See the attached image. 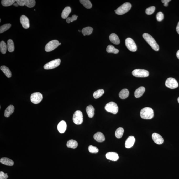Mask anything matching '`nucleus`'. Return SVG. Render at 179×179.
Masks as SVG:
<instances>
[{
  "label": "nucleus",
  "instance_id": "nucleus-2",
  "mask_svg": "<svg viewBox=\"0 0 179 179\" xmlns=\"http://www.w3.org/2000/svg\"><path fill=\"white\" fill-rule=\"evenodd\" d=\"M140 115L141 118L145 119H151L154 115L153 109L149 107H146L141 110Z\"/></svg>",
  "mask_w": 179,
  "mask_h": 179
},
{
  "label": "nucleus",
  "instance_id": "nucleus-3",
  "mask_svg": "<svg viewBox=\"0 0 179 179\" xmlns=\"http://www.w3.org/2000/svg\"><path fill=\"white\" fill-rule=\"evenodd\" d=\"M132 5L129 2H126L114 10L117 15H123L130 10Z\"/></svg>",
  "mask_w": 179,
  "mask_h": 179
},
{
  "label": "nucleus",
  "instance_id": "nucleus-16",
  "mask_svg": "<svg viewBox=\"0 0 179 179\" xmlns=\"http://www.w3.org/2000/svg\"><path fill=\"white\" fill-rule=\"evenodd\" d=\"M67 125L65 121H61L57 125V129L60 133H64L66 130Z\"/></svg>",
  "mask_w": 179,
  "mask_h": 179
},
{
  "label": "nucleus",
  "instance_id": "nucleus-34",
  "mask_svg": "<svg viewBox=\"0 0 179 179\" xmlns=\"http://www.w3.org/2000/svg\"><path fill=\"white\" fill-rule=\"evenodd\" d=\"M16 2L15 0H2V4L3 6H9L13 5Z\"/></svg>",
  "mask_w": 179,
  "mask_h": 179
},
{
  "label": "nucleus",
  "instance_id": "nucleus-7",
  "mask_svg": "<svg viewBox=\"0 0 179 179\" xmlns=\"http://www.w3.org/2000/svg\"><path fill=\"white\" fill-rule=\"evenodd\" d=\"M125 45L127 49L132 52H135L137 50V46L135 42L130 38H127L125 40Z\"/></svg>",
  "mask_w": 179,
  "mask_h": 179
},
{
  "label": "nucleus",
  "instance_id": "nucleus-31",
  "mask_svg": "<svg viewBox=\"0 0 179 179\" xmlns=\"http://www.w3.org/2000/svg\"><path fill=\"white\" fill-rule=\"evenodd\" d=\"M124 130L122 127H119L117 129L115 132V137L118 138H122L124 133Z\"/></svg>",
  "mask_w": 179,
  "mask_h": 179
},
{
  "label": "nucleus",
  "instance_id": "nucleus-40",
  "mask_svg": "<svg viewBox=\"0 0 179 179\" xmlns=\"http://www.w3.org/2000/svg\"><path fill=\"white\" fill-rule=\"evenodd\" d=\"M157 20L158 21H161L163 20L164 16L163 13L162 12H159L157 13L156 16Z\"/></svg>",
  "mask_w": 179,
  "mask_h": 179
},
{
  "label": "nucleus",
  "instance_id": "nucleus-4",
  "mask_svg": "<svg viewBox=\"0 0 179 179\" xmlns=\"http://www.w3.org/2000/svg\"><path fill=\"white\" fill-rule=\"evenodd\" d=\"M105 109L107 112L116 114L118 112V107L115 103L111 102L106 104Z\"/></svg>",
  "mask_w": 179,
  "mask_h": 179
},
{
  "label": "nucleus",
  "instance_id": "nucleus-48",
  "mask_svg": "<svg viewBox=\"0 0 179 179\" xmlns=\"http://www.w3.org/2000/svg\"><path fill=\"white\" fill-rule=\"evenodd\" d=\"M61 45V43H59V46H60V45Z\"/></svg>",
  "mask_w": 179,
  "mask_h": 179
},
{
  "label": "nucleus",
  "instance_id": "nucleus-36",
  "mask_svg": "<svg viewBox=\"0 0 179 179\" xmlns=\"http://www.w3.org/2000/svg\"><path fill=\"white\" fill-rule=\"evenodd\" d=\"M11 25L10 24H6L2 25L0 27V33H2L4 31L9 29L11 27Z\"/></svg>",
  "mask_w": 179,
  "mask_h": 179
},
{
  "label": "nucleus",
  "instance_id": "nucleus-17",
  "mask_svg": "<svg viewBox=\"0 0 179 179\" xmlns=\"http://www.w3.org/2000/svg\"><path fill=\"white\" fill-rule=\"evenodd\" d=\"M94 138L97 141L102 142L105 140V137L103 133L101 132H98L95 134L94 136Z\"/></svg>",
  "mask_w": 179,
  "mask_h": 179
},
{
  "label": "nucleus",
  "instance_id": "nucleus-14",
  "mask_svg": "<svg viewBox=\"0 0 179 179\" xmlns=\"http://www.w3.org/2000/svg\"><path fill=\"white\" fill-rule=\"evenodd\" d=\"M106 157L108 159L113 161H117L119 159V156L118 154L115 152H108L106 154Z\"/></svg>",
  "mask_w": 179,
  "mask_h": 179
},
{
  "label": "nucleus",
  "instance_id": "nucleus-22",
  "mask_svg": "<svg viewBox=\"0 0 179 179\" xmlns=\"http://www.w3.org/2000/svg\"><path fill=\"white\" fill-rule=\"evenodd\" d=\"M1 70L3 72L7 78H10L12 76V73L9 69L5 65L1 67Z\"/></svg>",
  "mask_w": 179,
  "mask_h": 179
},
{
  "label": "nucleus",
  "instance_id": "nucleus-28",
  "mask_svg": "<svg viewBox=\"0 0 179 179\" xmlns=\"http://www.w3.org/2000/svg\"><path fill=\"white\" fill-rule=\"evenodd\" d=\"M93 31L92 28L90 27H87L84 28L82 31V33L84 36L86 35L89 36L92 33Z\"/></svg>",
  "mask_w": 179,
  "mask_h": 179
},
{
  "label": "nucleus",
  "instance_id": "nucleus-13",
  "mask_svg": "<svg viewBox=\"0 0 179 179\" xmlns=\"http://www.w3.org/2000/svg\"><path fill=\"white\" fill-rule=\"evenodd\" d=\"M152 138L154 141L157 144L160 145L163 143V138L158 133H154L152 134Z\"/></svg>",
  "mask_w": 179,
  "mask_h": 179
},
{
  "label": "nucleus",
  "instance_id": "nucleus-33",
  "mask_svg": "<svg viewBox=\"0 0 179 179\" xmlns=\"http://www.w3.org/2000/svg\"><path fill=\"white\" fill-rule=\"evenodd\" d=\"M104 93V91L103 89H99L96 91L93 94V96L96 99H98L101 97Z\"/></svg>",
  "mask_w": 179,
  "mask_h": 179
},
{
  "label": "nucleus",
  "instance_id": "nucleus-8",
  "mask_svg": "<svg viewBox=\"0 0 179 179\" xmlns=\"http://www.w3.org/2000/svg\"><path fill=\"white\" fill-rule=\"evenodd\" d=\"M59 43L57 40H52L46 44L45 46V50L46 52L52 51L58 47L59 46Z\"/></svg>",
  "mask_w": 179,
  "mask_h": 179
},
{
  "label": "nucleus",
  "instance_id": "nucleus-23",
  "mask_svg": "<svg viewBox=\"0 0 179 179\" xmlns=\"http://www.w3.org/2000/svg\"><path fill=\"white\" fill-rule=\"evenodd\" d=\"M94 108L92 105H89L86 108V111L89 118H92L94 114Z\"/></svg>",
  "mask_w": 179,
  "mask_h": 179
},
{
  "label": "nucleus",
  "instance_id": "nucleus-18",
  "mask_svg": "<svg viewBox=\"0 0 179 179\" xmlns=\"http://www.w3.org/2000/svg\"><path fill=\"white\" fill-rule=\"evenodd\" d=\"M14 107L13 105H10L6 108L4 112V116L6 118L9 117L14 111Z\"/></svg>",
  "mask_w": 179,
  "mask_h": 179
},
{
  "label": "nucleus",
  "instance_id": "nucleus-20",
  "mask_svg": "<svg viewBox=\"0 0 179 179\" xmlns=\"http://www.w3.org/2000/svg\"><path fill=\"white\" fill-rule=\"evenodd\" d=\"M145 89L143 87H140L136 90L134 93L135 97L136 98H139L141 97L144 93Z\"/></svg>",
  "mask_w": 179,
  "mask_h": 179
},
{
  "label": "nucleus",
  "instance_id": "nucleus-15",
  "mask_svg": "<svg viewBox=\"0 0 179 179\" xmlns=\"http://www.w3.org/2000/svg\"><path fill=\"white\" fill-rule=\"evenodd\" d=\"M135 141V138L133 136H130L128 137L126 140L125 143L126 148H131L133 146Z\"/></svg>",
  "mask_w": 179,
  "mask_h": 179
},
{
  "label": "nucleus",
  "instance_id": "nucleus-43",
  "mask_svg": "<svg viewBox=\"0 0 179 179\" xmlns=\"http://www.w3.org/2000/svg\"><path fill=\"white\" fill-rule=\"evenodd\" d=\"M171 1L170 0H162V2L164 3V6L167 7L168 6V3Z\"/></svg>",
  "mask_w": 179,
  "mask_h": 179
},
{
  "label": "nucleus",
  "instance_id": "nucleus-25",
  "mask_svg": "<svg viewBox=\"0 0 179 179\" xmlns=\"http://www.w3.org/2000/svg\"><path fill=\"white\" fill-rule=\"evenodd\" d=\"M129 91L127 89H125L122 90L120 92L119 96L120 98L122 99H125L129 96Z\"/></svg>",
  "mask_w": 179,
  "mask_h": 179
},
{
  "label": "nucleus",
  "instance_id": "nucleus-30",
  "mask_svg": "<svg viewBox=\"0 0 179 179\" xmlns=\"http://www.w3.org/2000/svg\"><path fill=\"white\" fill-rule=\"evenodd\" d=\"M80 2L86 8L88 9L91 8L92 6L91 2L89 0H80Z\"/></svg>",
  "mask_w": 179,
  "mask_h": 179
},
{
  "label": "nucleus",
  "instance_id": "nucleus-42",
  "mask_svg": "<svg viewBox=\"0 0 179 179\" xmlns=\"http://www.w3.org/2000/svg\"><path fill=\"white\" fill-rule=\"evenodd\" d=\"M16 2L19 6H25V0H17Z\"/></svg>",
  "mask_w": 179,
  "mask_h": 179
},
{
  "label": "nucleus",
  "instance_id": "nucleus-24",
  "mask_svg": "<svg viewBox=\"0 0 179 179\" xmlns=\"http://www.w3.org/2000/svg\"><path fill=\"white\" fill-rule=\"evenodd\" d=\"M71 11V8L69 6L65 7L63 10L61 14V17L63 19H66L67 18L69 15Z\"/></svg>",
  "mask_w": 179,
  "mask_h": 179
},
{
  "label": "nucleus",
  "instance_id": "nucleus-6",
  "mask_svg": "<svg viewBox=\"0 0 179 179\" xmlns=\"http://www.w3.org/2000/svg\"><path fill=\"white\" fill-rule=\"evenodd\" d=\"M73 120L75 124H81L83 121L82 113L80 110L76 111L73 115Z\"/></svg>",
  "mask_w": 179,
  "mask_h": 179
},
{
  "label": "nucleus",
  "instance_id": "nucleus-27",
  "mask_svg": "<svg viewBox=\"0 0 179 179\" xmlns=\"http://www.w3.org/2000/svg\"><path fill=\"white\" fill-rule=\"evenodd\" d=\"M7 49L9 52H12L14 51L15 49L14 43L12 40H9L7 41Z\"/></svg>",
  "mask_w": 179,
  "mask_h": 179
},
{
  "label": "nucleus",
  "instance_id": "nucleus-29",
  "mask_svg": "<svg viewBox=\"0 0 179 179\" xmlns=\"http://www.w3.org/2000/svg\"><path fill=\"white\" fill-rule=\"evenodd\" d=\"M106 50L107 52L117 54L119 52V50L118 49L115 48L114 46L112 45H108L107 48Z\"/></svg>",
  "mask_w": 179,
  "mask_h": 179
},
{
  "label": "nucleus",
  "instance_id": "nucleus-21",
  "mask_svg": "<svg viewBox=\"0 0 179 179\" xmlns=\"http://www.w3.org/2000/svg\"><path fill=\"white\" fill-rule=\"evenodd\" d=\"M0 162L4 165L10 166H13L14 164L13 161L7 157H3V158H1L0 160Z\"/></svg>",
  "mask_w": 179,
  "mask_h": 179
},
{
  "label": "nucleus",
  "instance_id": "nucleus-49",
  "mask_svg": "<svg viewBox=\"0 0 179 179\" xmlns=\"http://www.w3.org/2000/svg\"><path fill=\"white\" fill-rule=\"evenodd\" d=\"M1 19H0V22H1Z\"/></svg>",
  "mask_w": 179,
  "mask_h": 179
},
{
  "label": "nucleus",
  "instance_id": "nucleus-46",
  "mask_svg": "<svg viewBox=\"0 0 179 179\" xmlns=\"http://www.w3.org/2000/svg\"><path fill=\"white\" fill-rule=\"evenodd\" d=\"M13 6H16V7H18L19 5H18V4L17 2H16V3H15L14 4H13Z\"/></svg>",
  "mask_w": 179,
  "mask_h": 179
},
{
  "label": "nucleus",
  "instance_id": "nucleus-5",
  "mask_svg": "<svg viewBox=\"0 0 179 179\" xmlns=\"http://www.w3.org/2000/svg\"><path fill=\"white\" fill-rule=\"evenodd\" d=\"M132 74L136 77L144 78L148 77L149 75V72L145 69H137L133 70Z\"/></svg>",
  "mask_w": 179,
  "mask_h": 179
},
{
  "label": "nucleus",
  "instance_id": "nucleus-44",
  "mask_svg": "<svg viewBox=\"0 0 179 179\" xmlns=\"http://www.w3.org/2000/svg\"><path fill=\"white\" fill-rule=\"evenodd\" d=\"M176 30L177 33L179 34V22L178 23L177 27H176Z\"/></svg>",
  "mask_w": 179,
  "mask_h": 179
},
{
  "label": "nucleus",
  "instance_id": "nucleus-12",
  "mask_svg": "<svg viewBox=\"0 0 179 179\" xmlns=\"http://www.w3.org/2000/svg\"><path fill=\"white\" fill-rule=\"evenodd\" d=\"M20 21L22 27L25 29H28L30 27V22L28 18L26 16L22 15L20 18Z\"/></svg>",
  "mask_w": 179,
  "mask_h": 179
},
{
  "label": "nucleus",
  "instance_id": "nucleus-1",
  "mask_svg": "<svg viewBox=\"0 0 179 179\" xmlns=\"http://www.w3.org/2000/svg\"><path fill=\"white\" fill-rule=\"evenodd\" d=\"M143 37L154 50L157 51H159V46L154 38L151 35L148 33H145L143 34Z\"/></svg>",
  "mask_w": 179,
  "mask_h": 179
},
{
  "label": "nucleus",
  "instance_id": "nucleus-39",
  "mask_svg": "<svg viewBox=\"0 0 179 179\" xmlns=\"http://www.w3.org/2000/svg\"><path fill=\"white\" fill-rule=\"evenodd\" d=\"M78 17V16H76V15H73L71 17H68L66 19V22L68 23H69L70 22H73V21H76Z\"/></svg>",
  "mask_w": 179,
  "mask_h": 179
},
{
  "label": "nucleus",
  "instance_id": "nucleus-26",
  "mask_svg": "<svg viewBox=\"0 0 179 179\" xmlns=\"http://www.w3.org/2000/svg\"><path fill=\"white\" fill-rule=\"evenodd\" d=\"M66 145L69 148L75 149L77 147L78 143L76 141L74 140H70L67 142Z\"/></svg>",
  "mask_w": 179,
  "mask_h": 179
},
{
  "label": "nucleus",
  "instance_id": "nucleus-19",
  "mask_svg": "<svg viewBox=\"0 0 179 179\" xmlns=\"http://www.w3.org/2000/svg\"><path fill=\"white\" fill-rule=\"evenodd\" d=\"M109 39L111 42L115 45H118L120 43V41L117 35L115 33H112L109 36Z\"/></svg>",
  "mask_w": 179,
  "mask_h": 179
},
{
  "label": "nucleus",
  "instance_id": "nucleus-9",
  "mask_svg": "<svg viewBox=\"0 0 179 179\" xmlns=\"http://www.w3.org/2000/svg\"><path fill=\"white\" fill-rule=\"evenodd\" d=\"M61 60L60 59H57L52 60L46 64L44 66L46 69H50L57 67L60 65Z\"/></svg>",
  "mask_w": 179,
  "mask_h": 179
},
{
  "label": "nucleus",
  "instance_id": "nucleus-45",
  "mask_svg": "<svg viewBox=\"0 0 179 179\" xmlns=\"http://www.w3.org/2000/svg\"><path fill=\"white\" fill-rule=\"evenodd\" d=\"M176 56L177 58L179 59V50L177 51V53H176Z\"/></svg>",
  "mask_w": 179,
  "mask_h": 179
},
{
  "label": "nucleus",
  "instance_id": "nucleus-38",
  "mask_svg": "<svg viewBox=\"0 0 179 179\" xmlns=\"http://www.w3.org/2000/svg\"><path fill=\"white\" fill-rule=\"evenodd\" d=\"M88 150L89 152L92 153H97L99 152V149L97 147L90 145L88 147Z\"/></svg>",
  "mask_w": 179,
  "mask_h": 179
},
{
  "label": "nucleus",
  "instance_id": "nucleus-37",
  "mask_svg": "<svg viewBox=\"0 0 179 179\" xmlns=\"http://www.w3.org/2000/svg\"><path fill=\"white\" fill-rule=\"evenodd\" d=\"M155 10V6H151L146 9V13L147 15H152L154 13Z\"/></svg>",
  "mask_w": 179,
  "mask_h": 179
},
{
  "label": "nucleus",
  "instance_id": "nucleus-32",
  "mask_svg": "<svg viewBox=\"0 0 179 179\" xmlns=\"http://www.w3.org/2000/svg\"><path fill=\"white\" fill-rule=\"evenodd\" d=\"M7 49V46L4 41H1L0 43V50L2 54H6Z\"/></svg>",
  "mask_w": 179,
  "mask_h": 179
},
{
  "label": "nucleus",
  "instance_id": "nucleus-41",
  "mask_svg": "<svg viewBox=\"0 0 179 179\" xmlns=\"http://www.w3.org/2000/svg\"><path fill=\"white\" fill-rule=\"evenodd\" d=\"M8 176L7 173H5L3 171L0 172V179H7Z\"/></svg>",
  "mask_w": 179,
  "mask_h": 179
},
{
  "label": "nucleus",
  "instance_id": "nucleus-11",
  "mask_svg": "<svg viewBox=\"0 0 179 179\" xmlns=\"http://www.w3.org/2000/svg\"><path fill=\"white\" fill-rule=\"evenodd\" d=\"M43 99L42 94L41 93L36 92L31 94V101L34 104H37L40 103Z\"/></svg>",
  "mask_w": 179,
  "mask_h": 179
},
{
  "label": "nucleus",
  "instance_id": "nucleus-10",
  "mask_svg": "<svg viewBox=\"0 0 179 179\" xmlns=\"http://www.w3.org/2000/svg\"><path fill=\"white\" fill-rule=\"evenodd\" d=\"M165 85L167 87L171 89H176L178 86V83L177 81L172 78H169L167 79L165 82Z\"/></svg>",
  "mask_w": 179,
  "mask_h": 179
},
{
  "label": "nucleus",
  "instance_id": "nucleus-47",
  "mask_svg": "<svg viewBox=\"0 0 179 179\" xmlns=\"http://www.w3.org/2000/svg\"><path fill=\"white\" fill-rule=\"evenodd\" d=\"M177 101H178V103H179V97L178 98Z\"/></svg>",
  "mask_w": 179,
  "mask_h": 179
},
{
  "label": "nucleus",
  "instance_id": "nucleus-35",
  "mask_svg": "<svg viewBox=\"0 0 179 179\" xmlns=\"http://www.w3.org/2000/svg\"><path fill=\"white\" fill-rule=\"evenodd\" d=\"M36 4L35 0H25V6L29 8H32Z\"/></svg>",
  "mask_w": 179,
  "mask_h": 179
}]
</instances>
